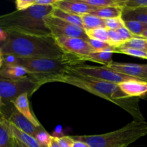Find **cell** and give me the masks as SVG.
I'll return each mask as SVG.
<instances>
[{
	"label": "cell",
	"instance_id": "1",
	"mask_svg": "<svg viewBox=\"0 0 147 147\" xmlns=\"http://www.w3.org/2000/svg\"><path fill=\"white\" fill-rule=\"evenodd\" d=\"M0 42L3 56L18 58H58L66 53L52 35H35L17 32L6 33Z\"/></svg>",
	"mask_w": 147,
	"mask_h": 147
},
{
	"label": "cell",
	"instance_id": "2",
	"mask_svg": "<svg viewBox=\"0 0 147 147\" xmlns=\"http://www.w3.org/2000/svg\"><path fill=\"white\" fill-rule=\"evenodd\" d=\"M52 6L34 5L23 11L0 16V30L35 35H51L46 27L44 18L53 10Z\"/></svg>",
	"mask_w": 147,
	"mask_h": 147
},
{
	"label": "cell",
	"instance_id": "3",
	"mask_svg": "<svg viewBox=\"0 0 147 147\" xmlns=\"http://www.w3.org/2000/svg\"><path fill=\"white\" fill-rule=\"evenodd\" d=\"M35 78L40 80L42 86L48 83H62L71 85L105 99L111 103L118 105L121 107H122V106L119 100L120 101L121 100L130 98L122 93L118 85L84 77L71 73L69 70L62 74Z\"/></svg>",
	"mask_w": 147,
	"mask_h": 147
},
{
	"label": "cell",
	"instance_id": "4",
	"mask_svg": "<svg viewBox=\"0 0 147 147\" xmlns=\"http://www.w3.org/2000/svg\"><path fill=\"white\" fill-rule=\"evenodd\" d=\"M147 135V122L144 120H135L112 132L99 135L71 136L74 141H81L90 147H128Z\"/></svg>",
	"mask_w": 147,
	"mask_h": 147
},
{
	"label": "cell",
	"instance_id": "5",
	"mask_svg": "<svg viewBox=\"0 0 147 147\" xmlns=\"http://www.w3.org/2000/svg\"><path fill=\"white\" fill-rule=\"evenodd\" d=\"M11 60H4V63H14L22 66L27 70L30 76L41 78L62 74L68 71L71 67L84 64L83 57L71 53H65L58 58H18L6 56Z\"/></svg>",
	"mask_w": 147,
	"mask_h": 147
},
{
	"label": "cell",
	"instance_id": "6",
	"mask_svg": "<svg viewBox=\"0 0 147 147\" xmlns=\"http://www.w3.org/2000/svg\"><path fill=\"white\" fill-rule=\"evenodd\" d=\"M41 86L40 80L33 76L16 80L0 77V98L4 106L12 104L19 96L24 93L32 96Z\"/></svg>",
	"mask_w": 147,
	"mask_h": 147
},
{
	"label": "cell",
	"instance_id": "7",
	"mask_svg": "<svg viewBox=\"0 0 147 147\" xmlns=\"http://www.w3.org/2000/svg\"><path fill=\"white\" fill-rule=\"evenodd\" d=\"M69 71L84 77L90 78L108 83H115L117 85L128 80H138L126 75L114 71L105 65L99 67V66H92L82 64L71 67Z\"/></svg>",
	"mask_w": 147,
	"mask_h": 147
},
{
	"label": "cell",
	"instance_id": "8",
	"mask_svg": "<svg viewBox=\"0 0 147 147\" xmlns=\"http://www.w3.org/2000/svg\"><path fill=\"white\" fill-rule=\"evenodd\" d=\"M46 27L54 38L56 37H76L88 40L84 29L74 25L56 17L48 15L44 18Z\"/></svg>",
	"mask_w": 147,
	"mask_h": 147
},
{
	"label": "cell",
	"instance_id": "9",
	"mask_svg": "<svg viewBox=\"0 0 147 147\" xmlns=\"http://www.w3.org/2000/svg\"><path fill=\"white\" fill-rule=\"evenodd\" d=\"M56 41L64 53L85 56L95 53V50L89 45L87 41L76 37H56Z\"/></svg>",
	"mask_w": 147,
	"mask_h": 147
},
{
	"label": "cell",
	"instance_id": "10",
	"mask_svg": "<svg viewBox=\"0 0 147 147\" xmlns=\"http://www.w3.org/2000/svg\"><path fill=\"white\" fill-rule=\"evenodd\" d=\"M105 66L119 73L147 82V64L141 65L112 62L110 64Z\"/></svg>",
	"mask_w": 147,
	"mask_h": 147
},
{
	"label": "cell",
	"instance_id": "11",
	"mask_svg": "<svg viewBox=\"0 0 147 147\" xmlns=\"http://www.w3.org/2000/svg\"><path fill=\"white\" fill-rule=\"evenodd\" d=\"M7 114L8 116H6L4 117L9 121L10 123L14 125L15 127L21 130L22 131L33 136L34 138H35L40 132L45 130V129L42 126L39 127H36L35 126H34L31 122L29 121L26 118L20 114L14 109V107L10 112H8Z\"/></svg>",
	"mask_w": 147,
	"mask_h": 147
},
{
	"label": "cell",
	"instance_id": "12",
	"mask_svg": "<svg viewBox=\"0 0 147 147\" xmlns=\"http://www.w3.org/2000/svg\"><path fill=\"white\" fill-rule=\"evenodd\" d=\"M54 7L66 12L80 17L84 14H91L98 9L85 4L81 0H58Z\"/></svg>",
	"mask_w": 147,
	"mask_h": 147
},
{
	"label": "cell",
	"instance_id": "13",
	"mask_svg": "<svg viewBox=\"0 0 147 147\" xmlns=\"http://www.w3.org/2000/svg\"><path fill=\"white\" fill-rule=\"evenodd\" d=\"M28 96L29 95L27 93L20 95L12 102V104L20 114L22 115L29 121L31 122L34 126H35L36 127L41 126L42 125L40 124V122L37 121L35 116L33 114V113L30 111Z\"/></svg>",
	"mask_w": 147,
	"mask_h": 147
},
{
	"label": "cell",
	"instance_id": "14",
	"mask_svg": "<svg viewBox=\"0 0 147 147\" xmlns=\"http://www.w3.org/2000/svg\"><path fill=\"white\" fill-rule=\"evenodd\" d=\"M120 89L128 97H140L147 93V82L139 80H128L118 84Z\"/></svg>",
	"mask_w": 147,
	"mask_h": 147
},
{
	"label": "cell",
	"instance_id": "15",
	"mask_svg": "<svg viewBox=\"0 0 147 147\" xmlns=\"http://www.w3.org/2000/svg\"><path fill=\"white\" fill-rule=\"evenodd\" d=\"M27 76H30V73L26 69L14 63L4 62L2 67L0 69V77L4 78L16 80L23 78Z\"/></svg>",
	"mask_w": 147,
	"mask_h": 147
},
{
	"label": "cell",
	"instance_id": "16",
	"mask_svg": "<svg viewBox=\"0 0 147 147\" xmlns=\"http://www.w3.org/2000/svg\"><path fill=\"white\" fill-rule=\"evenodd\" d=\"M0 147H16L10 123L4 116H0Z\"/></svg>",
	"mask_w": 147,
	"mask_h": 147
},
{
	"label": "cell",
	"instance_id": "17",
	"mask_svg": "<svg viewBox=\"0 0 147 147\" xmlns=\"http://www.w3.org/2000/svg\"><path fill=\"white\" fill-rule=\"evenodd\" d=\"M49 15L59 18L60 20L66 22H69L70 24L78 26V27L84 29L83 22H82V17L80 16L74 15V14H70V13L66 12V11H63L59 8H56L55 7H53V10Z\"/></svg>",
	"mask_w": 147,
	"mask_h": 147
},
{
	"label": "cell",
	"instance_id": "18",
	"mask_svg": "<svg viewBox=\"0 0 147 147\" xmlns=\"http://www.w3.org/2000/svg\"><path fill=\"white\" fill-rule=\"evenodd\" d=\"M112 55L113 52L110 50H105L101 52H95L90 53L87 55L82 56L85 61H91L94 63H100L104 65H108L112 63Z\"/></svg>",
	"mask_w": 147,
	"mask_h": 147
},
{
	"label": "cell",
	"instance_id": "19",
	"mask_svg": "<svg viewBox=\"0 0 147 147\" xmlns=\"http://www.w3.org/2000/svg\"><path fill=\"white\" fill-rule=\"evenodd\" d=\"M122 19L123 21H137L147 24V7L132 10L123 9Z\"/></svg>",
	"mask_w": 147,
	"mask_h": 147
},
{
	"label": "cell",
	"instance_id": "20",
	"mask_svg": "<svg viewBox=\"0 0 147 147\" xmlns=\"http://www.w3.org/2000/svg\"><path fill=\"white\" fill-rule=\"evenodd\" d=\"M10 126H11L12 131L14 138L19 142L22 143L23 144H24L27 147H43L39 144V142L36 140L35 138L22 131L21 130L15 127L11 123H10Z\"/></svg>",
	"mask_w": 147,
	"mask_h": 147
},
{
	"label": "cell",
	"instance_id": "21",
	"mask_svg": "<svg viewBox=\"0 0 147 147\" xmlns=\"http://www.w3.org/2000/svg\"><path fill=\"white\" fill-rule=\"evenodd\" d=\"M123 9L120 7H102L91 13V14L99 17L103 20L122 17Z\"/></svg>",
	"mask_w": 147,
	"mask_h": 147
},
{
	"label": "cell",
	"instance_id": "22",
	"mask_svg": "<svg viewBox=\"0 0 147 147\" xmlns=\"http://www.w3.org/2000/svg\"><path fill=\"white\" fill-rule=\"evenodd\" d=\"M83 22V27L84 31L98 27H105V20L92 15L91 14H86L81 16Z\"/></svg>",
	"mask_w": 147,
	"mask_h": 147
},
{
	"label": "cell",
	"instance_id": "23",
	"mask_svg": "<svg viewBox=\"0 0 147 147\" xmlns=\"http://www.w3.org/2000/svg\"><path fill=\"white\" fill-rule=\"evenodd\" d=\"M82 2L97 8L102 7H120L124 8L125 0H81Z\"/></svg>",
	"mask_w": 147,
	"mask_h": 147
},
{
	"label": "cell",
	"instance_id": "24",
	"mask_svg": "<svg viewBox=\"0 0 147 147\" xmlns=\"http://www.w3.org/2000/svg\"><path fill=\"white\" fill-rule=\"evenodd\" d=\"M88 38L107 42H108V30L105 27H98L85 31Z\"/></svg>",
	"mask_w": 147,
	"mask_h": 147
},
{
	"label": "cell",
	"instance_id": "25",
	"mask_svg": "<svg viewBox=\"0 0 147 147\" xmlns=\"http://www.w3.org/2000/svg\"><path fill=\"white\" fill-rule=\"evenodd\" d=\"M125 27L135 37H141L147 30V24L137 21H124Z\"/></svg>",
	"mask_w": 147,
	"mask_h": 147
},
{
	"label": "cell",
	"instance_id": "26",
	"mask_svg": "<svg viewBox=\"0 0 147 147\" xmlns=\"http://www.w3.org/2000/svg\"><path fill=\"white\" fill-rule=\"evenodd\" d=\"M113 53H121V54L128 55L133 56V57H139V58L147 60V52L137 50V49L131 48V47L120 46V47H116V48H114Z\"/></svg>",
	"mask_w": 147,
	"mask_h": 147
},
{
	"label": "cell",
	"instance_id": "27",
	"mask_svg": "<svg viewBox=\"0 0 147 147\" xmlns=\"http://www.w3.org/2000/svg\"><path fill=\"white\" fill-rule=\"evenodd\" d=\"M121 46L147 52V40L141 37H135L131 38Z\"/></svg>",
	"mask_w": 147,
	"mask_h": 147
},
{
	"label": "cell",
	"instance_id": "28",
	"mask_svg": "<svg viewBox=\"0 0 147 147\" xmlns=\"http://www.w3.org/2000/svg\"><path fill=\"white\" fill-rule=\"evenodd\" d=\"M108 43L111 47L116 48L122 45L124 42L117 30H108Z\"/></svg>",
	"mask_w": 147,
	"mask_h": 147
},
{
	"label": "cell",
	"instance_id": "29",
	"mask_svg": "<svg viewBox=\"0 0 147 147\" xmlns=\"http://www.w3.org/2000/svg\"><path fill=\"white\" fill-rule=\"evenodd\" d=\"M87 42L89 43V45H90L96 52L105 51V50H110V51L113 52L114 47H111V46L107 42L99 41V40H91V39H88Z\"/></svg>",
	"mask_w": 147,
	"mask_h": 147
},
{
	"label": "cell",
	"instance_id": "30",
	"mask_svg": "<svg viewBox=\"0 0 147 147\" xmlns=\"http://www.w3.org/2000/svg\"><path fill=\"white\" fill-rule=\"evenodd\" d=\"M105 28L108 30H118L120 27L125 26L122 17H117L105 20Z\"/></svg>",
	"mask_w": 147,
	"mask_h": 147
},
{
	"label": "cell",
	"instance_id": "31",
	"mask_svg": "<svg viewBox=\"0 0 147 147\" xmlns=\"http://www.w3.org/2000/svg\"><path fill=\"white\" fill-rule=\"evenodd\" d=\"M147 7V0H125L123 9L132 10Z\"/></svg>",
	"mask_w": 147,
	"mask_h": 147
},
{
	"label": "cell",
	"instance_id": "32",
	"mask_svg": "<svg viewBox=\"0 0 147 147\" xmlns=\"http://www.w3.org/2000/svg\"><path fill=\"white\" fill-rule=\"evenodd\" d=\"M35 0H17L15 5L17 11H23L34 6Z\"/></svg>",
	"mask_w": 147,
	"mask_h": 147
},
{
	"label": "cell",
	"instance_id": "33",
	"mask_svg": "<svg viewBox=\"0 0 147 147\" xmlns=\"http://www.w3.org/2000/svg\"><path fill=\"white\" fill-rule=\"evenodd\" d=\"M117 32L119 33V34L120 35L121 38H122V40H123L124 43L126 42L127 41H128L129 40H131V39L133 38V37H135V36H134L133 34L132 33H131V32H130L129 30H128V29L125 27V26H123V27H120V28L118 29V30H117Z\"/></svg>",
	"mask_w": 147,
	"mask_h": 147
},
{
	"label": "cell",
	"instance_id": "34",
	"mask_svg": "<svg viewBox=\"0 0 147 147\" xmlns=\"http://www.w3.org/2000/svg\"><path fill=\"white\" fill-rule=\"evenodd\" d=\"M58 142L61 147H72L74 144V139L71 136H61L56 137Z\"/></svg>",
	"mask_w": 147,
	"mask_h": 147
},
{
	"label": "cell",
	"instance_id": "35",
	"mask_svg": "<svg viewBox=\"0 0 147 147\" xmlns=\"http://www.w3.org/2000/svg\"><path fill=\"white\" fill-rule=\"evenodd\" d=\"M58 0H35L34 5L52 6L54 7Z\"/></svg>",
	"mask_w": 147,
	"mask_h": 147
},
{
	"label": "cell",
	"instance_id": "36",
	"mask_svg": "<svg viewBox=\"0 0 147 147\" xmlns=\"http://www.w3.org/2000/svg\"><path fill=\"white\" fill-rule=\"evenodd\" d=\"M48 147H61L56 139V136H50Z\"/></svg>",
	"mask_w": 147,
	"mask_h": 147
},
{
	"label": "cell",
	"instance_id": "37",
	"mask_svg": "<svg viewBox=\"0 0 147 147\" xmlns=\"http://www.w3.org/2000/svg\"><path fill=\"white\" fill-rule=\"evenodd\" d=\"M72 147H90V146H89L85 142H81V141H74Z\"/></svg>",
	"mask_w": 147,
	"mask_h": 147
},
{
	"label": "cell",
	"instance_id": "38",
	"mask_svg": "<svg viewBox=\"0 0 147 147\" xmlns=\"http://www.w3.org/2000/svg\"><path fill=\"white\" fill-rule=\"evenodd\" d=\"M4 103H3L2 100H1V98H0V116H4V115H3V107H4Z\"/></svg>",
	"mask_w": 147,
	"mask_h": 147
},
{
	"label": "cell",
	"instance_id": "39",
	"mask_svg": "<svg viewBox=\"0 0 147 147\" xmlns=\"http://www.w3.org/2000/svg\"><path fill=\"white\" fill-rule=\"evenodd\" d=\"M3 64H4V58H3V55L1 53H0V69L2 67Z\"/></svg>",
	"mask_w": 147,
	"mask_h": 147
},
{
	"label": "cell",
	"instance_id": "40",
	"mask_svg": "<svg viewBox=\"0 0 147 147\" xmlns=\"http://www.w3.org/2000/svg\"><path fill=\"white\" fill-rule=\"evenodd\" d=\"M141 37H143V38H144V39H146V40H147V30H146V31L144 32L142 34H141Z\"/></svg>",
	"mask_w": 147,
	"mask_h": 147
},
{
	"label": "cell",
	"instance_id": "41",
	"mask_svg": "<svg viewBox=\"0 0 147 147\" xmlns=\"http://www.w3.org/2000/svg\"><path fill=\"white\" fill-rule=\"evenodd\" d=\"M16 140H17V139H16ZM17 142H18L19 145H20V146H21V147H27V146H25V145H24V144H22V143H21V142H19V141H18V140H17Z\"/></svg>",
	"mask_w": 147,
	"mask_h": 147
},
{
	"label": "cell",
	"instance_id": "42",
	"mask_svg": "<svg viewBox=\"0 0 147 147\" xmlns=\"http://www.w3.org/2000/svg\"><path fill=\"white\" fill-rule=\"evenodd\" d=\"M16 147H21L20 146V145H19V144H18V142H17V140H16Z\"/></svg>",
	"mask_w": 147,
	"mask_h": 147
},
{
	"label": "cell",
	"instance_id": "43",
	"mask_svg": "<svg viewBox=\"0 0 147 147\" xmlns=\"http://www.w3.org/2000/svg\"><path fill=\"white\" fill-rule=\"evenodd\" d=\"M0 53H1V51H0Z\"/></svg>",
	"mask_w": 147,
	"mask_h": 147
}]
</instances>
